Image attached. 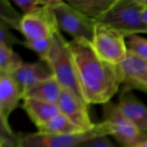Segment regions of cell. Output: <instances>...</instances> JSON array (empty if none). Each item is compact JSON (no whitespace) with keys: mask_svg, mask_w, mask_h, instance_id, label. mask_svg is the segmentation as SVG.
Here are the masks:
<instances>
[{"mask_svg":"<svg viewBox=\"0 0 147 147\" xmlns=\"http://www.w3.org/2000/svg\"><path fill=\"white\" fill-rule=\"evenodd\" d=\"M12 76L22 89V98L34 86L53 77L51 70L41 63L23 64Z\"/></svg>","mask_w":147,"mask_h":147,"instance_id":"4fadbf2b","label":"cell"},{"mask_svg":"<svg viewBox=\"0 0 147 147\" xmlns=\"http://www.w3.org/2000/svg\"><path fill=\"white\" fill-rule=\"evenodd\" d=\"M23 100L22 108L38 129L59 113L57 104L46 102L34 98H25Z\"/></svg>","mask_w":147,"mask_h":147,"instance_id":"5bb4252c","label":"cell"},{"mask_svg":"<svg viewBox=\"0 0 147 147\" xmlns=\"http://www.w3.org/2000/svg\"><path fill=\"white\" fill-rule=\"evenodd\" d=\"M144 9L138 0H117L97 22L105 24L121 34L125 38L147 34Z\"/></svg>","mask_w":147,"mask_h":147,"instance_id":"3957f363","label":"cell"},{"mask_svg":"<svg viewBox=\"0 0 147 147\" xmlns=\"http://www.w3.org/2000/svg\"><path fill=\"white\" fill-rule=\"evenodd\" d=\"M103 121L114 127L113 136L125 147H129L147 140V135L141 132L120 110L117 104L109 102L103 104Z\"/></svg>","mask_w":147,"mask_h":147,"instance_id":"52a82bcc","label":"cell"},{"mask_svg":"<svg viewBox=\"0 0 147 147\" xmlns=\"http://www.w3.org/2000/svg\"><path fill=\"white\" fill-rule=\"evenodd\" d=\"M117 105L121 113L141 132L147 133V106L135 96L131 89L126 86L122 89Z\"/></svg>","mask_w":147,"mask_h":147,"instance_id":"8fae6325","label":"cell"},{"mask_svg":"<svg viewBox=\"0 0 147 147\" xmlns=\"http://www.w3.org/2000/svg\"><path fill=\"white\" fill-rule=\"evenodd\" d=\"M117 0H68L71 6L85 16L97 21L107 13Z\"/></svg>","mask_w":147,"mask_h":147,"instance_id":"2e32d148","label":"cell"},{"mask_svg":"<svg viewBox=\"0 0 147 147\" xmlns=\"http://www.w3.org/2000/svg\"><path fill=\"white\" fill-rule=\"evenodd\" d=\"M22 91L12 75L0 74V120L9 123L10 114L19 105Z\"/></svg>","mask_w":147,"mask_h":147,"instance_id":"7c38bea8","label":"cell"},{"mask_svg":"<svg viewBox=\"0 0 147 147\" xmlns=\"http://www.w3.org/2000/svg\"><path fill=\"white\" fill-rule=\"evenodd\" d=\"M53 0H13V3L18 7L23 15H28L39 11L45 6H50Z\"/></svg>","mask_w":147,"mask_h":147,"instance_id":"7402d4cb","label":"cell"},{"mask_svg":"<svg viewBox=\"0 0 147 147\" xmlns=\"http://www.w3.org/2000/svg\"><path fill=\"white\" fill-rule=\"evenodd\" d=\"M143 16H144V18H145V21L147 23V9H144V11H143Z\"/></svg>","mask_w":147,"mask_h":147,"instance_id":"4316f807","label":"cell"},{"mask_svg":"<svg viewBox=\"0 0 147 147\" xmlns=\"http://www.w3.org/2000/svg\"><path fill=\"white\" fill-rule=\"evenodd\" d=\"M22 65L18 53L11 47L0 44V74L13 75Z\"/></svg>","mask_w":147,"mask_h":147,"instance_id":"ac0fdd59","label":"cell"},{"mask_svg":"<svg viewBox=\"0 0 147 147\" xmlns=\"http://www.w3.org/2000/svg\"><path fill=\"white\" fill-rule=\"evenodd\" d=\"M38 132L45 134H54V135H67L80 134L83 131L81 128L72 123L66 116L60 112L53 117L47 123L38 129ZM86 132V131H85Z\"/></svg>","mask_w":147,"mask_h":147,"instance_id":"e0dca14e","label":"cell"},{"mask_svg":"<svg viewBox=\"0 0 147 147\" xmlns=\"http://www.w3.org/2000/svg\"><path fill=\"white\" fill-rule=\"evenodd\" d=\"M119 66L126 87L147 93V60L128 52L127 59Z\"/></svg>","mask_w":147,"mask_h":147,"instance_id":"30bf717a","label":"cell"},{"mask_svg":"<svg viewBox=\"0 0 147 147\" xmlns=\"http://www.w3.org/2000/svg\"><path fill=\"white\" fill-rule=\"evenodd\" d=\"M114 127L102 121L86 132L67 135L35 134H20L22 147H76L78 144L97 137L112 135Z\"/></svg>","mask_w":147,"mask_h":147,"instance_id":"277c9868","label":"cell"},{"mask_svg":"<svg viewBox=\"0 0 147 147\" xmlns=\"http://www.w3.org/2000/svg\"><path fill=\"white\" fill-rule=\"evenodd\" d=\"M22 16L20 15L7 0H0V22L9 28L20 32V25Z\"/></svg>","mask_w":147,"mask_h":147,"instance_id":"d6986e66","label":"cell"},{"mask_svg":"<svg viewBox=\"0 0 147 147\" xmlns=\"http://www.w3.org/2000/svg\"><path fill=\"white\" fill-rule=\"evenodd\" d=\"M58 30L59 29L56 19L49 6H45L32 14L22 15L20 32L25 37V40L52 38Z\"/></svg>","mask_w":147,"mask_h":147,"instance_id":"ba28073f","label":"cell"},{"mask_svg":"<svg viewBox=\"0 0 147 147\" xmlns=\"http://www.w3.org/2000/svg\"><path fill=\"white\" fill-rule=\"evenodd\" d=\"M76 147H115V146L107 138V136H102L85 140Z\"/></svg>","mask_w":147,"mask_h":147,"instance_id":"cb8c5ba5","label":"cell"},{"mask_svg":"<svg viewBox=\"0 0 147 147\" xmlns=\"http://www.w3.org/2000/svg\"><path fill=\"white\" fill-rule=\"evenodd\" d=\"M69 47L86 103L105 104L110 102L123 83L120 66L102 59L91 43L85 40L73 39L69 41Z\"/></svg>","mask_w":147,"mask_h":147,"instance_id":"6da1fadb","label":"cell"},{"mask_svg":"<svg viewBox=\"0 0 147 147\" xmlns=\"http://www.w3.org/2000/svg\"><path fill=\"white\" fill-rule=\"evenodd\" d=\"M0 44L11 48L16 44H22V40L17 39L9 31V28L2 22H0Z\"/></svg>","mask_w":147,"mask_h":147,"instance_id":"603a6c76","label":"cell"},{"mask_svg":"<svg viewBox=\"0 0 147 147\" xmlns=\"http://www.w3.org/2000/svg\"><path fill=\"white\" fill-rule=\"evenodd\" d=\"M127 46L128 52L147 60V39L140 35L130 36L127 41Z\"/></svg>","mask_w":147,"mask_h":147,"instance_id":"44dd1931","label":"cell"},{"mask_svg":"<svg viewBox=\"0 0 147 147\" xmlns=\"http://www.w3.org/2000/svg\"><path fill=\"white\" fill-rule=\"evenodd\" d=\"M62 90L63 88L59 84L58 80L54 77H53L34 86L23 96L22 99L34 98L46 102L57 104Z\"/></svg>","mask_w":147,"mask_h":147,"instance_id":"9a60e30c","label":"cell"},{"mask_svg":"<svg viewBox=\"0 0 147 147\" xmlns=\"http://www.w3.org/2000/svg\"><path fill=\"white\" fill-rule=\"evenodd\" d=\"M57 105L59 112L83 131H89L96 126L89 115L88 104L73 92L63 89Z\"/></svg>","mask_w":147,"mask_h":147,"instance_id":"9c48e42d","label":"cell"},{"mask_svg":"<svg viewBox=\"0 0 147 147\" xmlns=\"http://www.w3.org/2000/svg\"><path fill=\"white\" fill-rule=\"evenodd\" d=\"M49 8L54 15L59 29L71 34L73 39L92 42L96 21L85 16L65 1L53 0Z\"/></svg>","mask_w":147,"mask_h":147,"instance_id":"5b68a950","label":"cell"},{"mask_svg":"<svg viewBox=\"0 0 147 147\" xmlns=\"http://www.w3.org/2000/svg\"><path fill=\"white\" fill-rule=\"evenodd\" d=\"M91 45L97 55L110 65L119 66L127 57L128 49L125 37L110 27L97 22Z\"/></svg>","mask_w":147,"mask_h":147,"instance_id":"8992f818","label":"cell"},{"mask_svg":"<svg viewBox=\"0 0 147 147\" xmlns=\"http://www.w3.org/2000/svg\"><path fill=\"white\" fill-rule=\"evenodd\" d=\"M52 43H53V37L37 40H24L22 41L21 45L27 47L28 49L34 51L35 53H37V55L40 57L41 60L46 62L52 47Z\"/></svg>","mask_w":147,"mask_h":147,"instance_id":"ffe728a7","label":"cell"},{"mask_svg":"<svg viewBox=\"0 0 147 147\" xmlns=\"http://www.w3.org/2000/svg\"><path fill=\"white\" fill-rule=\"evenodd\" d=\"M138 2L143 7V9H147V0H138Z\"/></svg>","mask_w":147,"mask_h":147,"instance_id":"484cf974","label":"cell"},{"mask_svg":"<svg viewBox=\"0 0 147 147\" xmlns=\"http://www.w3.org/2000/svg\"><path fill=\"white\" fill-rule=\"evenodd\" d=\"M46 63L63 89L73 92L78 97L86 102L69 47V41L64 38L59 30L53 36L52 47Z\"/></svg>","mask_w":147,"mask_h":147,"instance_id":"7a4b0ae2","label":"cell"},{"mask_svg":"<svg viewBox=\"0 0 147 147\" xmlns=\"http://www.w3.org/2000/svg\"><path fill=\"white\" fill-rule=\"evenodd\" d=\"M129 147H147V140L146 141H143V142H140L139 144H136L134 146H132Z\"/></svg>","mask_w":147,"mask_h":147,"instance_id":"d4e9b609","label":"cell"}]
</instances>
